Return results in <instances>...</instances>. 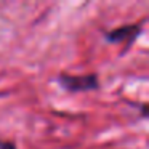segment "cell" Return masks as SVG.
I'll use <instances>...</instances> for the list:
<instances>
[{"mask_svg": "<svg viewBox=\"0 0 149 149\" xmlns=\"http://www.w3.org/2000/svg\"><path fill=\"white\" fill-rule=\"evenodd\" d=\"M139 32H141L139 24H130V26H123L111 31L106 34V37L109 42H133Z\"/></svg>", "mask_w": 149, "mask_h": 149, "instance_id": "obj_2", "label": "cell"}, {"mask_svg": "<svg viewBox=\"0 0 149 149\" xmlns=\"http://www.w3.org/2000/svg\"><path fill=\"white\" fill-rule=\"evenodd\" d=\"M0 149H16L15 144L11 141H3V139H0Z\"/></svg>", "mask_w": 149, "mask_h": 149, "instance_id": "obj_3", "label": "cell"}, {"mask_svg": "<svg viewBox=\"0 0 149 149\" xmlns=\"http://www.w3.org/2000/svg\"><path fill=\"white\" fill-rule=\"evenodd\" d=\"M59 84L69 91H87L98 88L100 82L95 74L88 75H59Z\"/></svg>", "mask_w": 149, "mask_h": 149, "instance_id": "obj_1", "label": "cell"}]
</instances>
